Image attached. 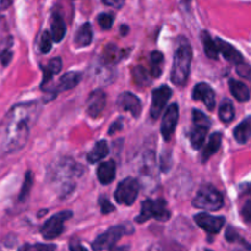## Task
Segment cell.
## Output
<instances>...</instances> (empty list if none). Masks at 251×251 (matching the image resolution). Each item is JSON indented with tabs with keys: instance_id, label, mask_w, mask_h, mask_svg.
<instances>
[{
	"instance_id": "cell-4",
	"label": "cell",
	"mask_w": 251,
	"mask_h": 251,
	"mask_svg": "<svg viewBox=\"0 0 251 251\" xmlns=\"http://www.w3.org/2000/svg\"><path fill=\"white\" fill-rule=\"evenodd\" d=\"M151 218L161 222H166L171 218V211L167 207L166 200L157 199V200H146L142 202L140 215L135 221L137 223H144Z\"/></svg>"
},
{
	"instance_id": "cell-1",
	"label": "cell",
	"mask_w": 251,
	"mask_h": 251,
	"mask_svg": "<svg viewBox=\"0 0 251 251\" xmlns=\"http://www.w3.org/2000/svg\"><path fill=\"white\" fill-rule=\"evenodd\" d=\"M37 112L38 104L34 102L17 104L7 112L0 124V152L12 153L26 145Z\"/></svg>"
},
{
	"instance_id": "cell-10",
	"label": "cell",
	"mask_w": 251,
	"mask_h": 251,
	"mask_svg": "<svg viewBox=\"0 0 251 251\" xmlns=\"http://www.w3.org/2000/svg\"><path fill=\"white\" fill-rule=\"evenodd\" d=\"M172 93H173L172 88L166 85L154 88L153 92H152L151 112H150L152 119H158L159 115L162 114L163 109L166 108L169 98L172 97Z\"/></svg>"
},
{
	"instance_id": "cell-24",
	"label": "cell",
	"mask_w": 251,
	"mask_h": 251,
	"mask_svg": "<svg viewBox=\"0 0 251 251\" xmlns=\"http://www.w3.org/2000/svg\"><path fill=\"white\" fill-rule=\"evenodd\" d=\"M108 153H109V147H108L107 141L102 140V141H98L95 145V147L91 150L90 153L87 154V161L90 163H97V162L105 158L108 156Z\"/></svg>"
},
{
	"instance_id": "cell-20",
	"label": "cell",
	"mask_w": 251,
	"mask_h": 251,
	"mask_svg": "<svg viewBox=\"0 0 251 251\" xmlns=\"http://www.w3.org/2000/svg\"><path fill=\"white\" fill-rule=\"evenodd\" d=\"M221 145H222V134L221 132H215V134L211 135L210 140H208V144L203 149L202 156H201V162L206 163L216 152L220 151Z\"/></svg>"
},
{
	"instance_id": "cell-45",
	"label": "cell",
	"mask_w": 251,
	"mask_h": 251,
	"mask_svg": "<svg viewBox=\"0 0 251 251\" xmlns=\"http://www.w3.org/2000/svg\"><path fill=\"white\" fill-rule=\"evenodd\" d=\"M127 31H129V28H127V26H124V25H123L122 26V28H120V33L122 34H126L127 33Z\"/></svg>"
},
{
	"instance_id": "cell-7",
	"label": "cell",
	"mask_w": 251,
	"mask_h": 251,
	"mask_svg": "<svg viewBox=\"0 0 251 251\" xmlns=\"http://www.w3.org/2000/svg\"><path fill=\"white\" fill-rule=\"evenodd\" d=\"M73 217V212L71 211H61V212L56 213V215L51 216L48 221H46L41 228L42 237L44 239H55L59 235L63 233L64 230V223L68 220Z\"/></svg>"
},
{
	"instance_id": "cell-37",
	"label": "cell",
	"mask_w": 251,
	"mask_h": 251,
	"mask_svg": "<svg viewBox=\"0 0 251 251\" xmlns=\"http://www.w3.org/2000/svg\"><path fill=\"white\" fill-rule=\"evenodd\" d=\"M100 210H102L103 215H108V213L113 212V211L115 210L114 206L110 203V201L108 200L107 198H103V196L100 199Z\"/></svg>"
},
{
	"instance_id": "cell-3",
	"label": "cell",
	"mask_w": 251,
	"mask_h": 251,
	"mask_svg": "<svg viewBox=\"0 0 251 251\" xmlns=\"http://www.w3.org/2000/svg\"><path fill=\"white\" fill-rule=\"evenodd\" d=\"M193 206L205 211H218L223 207V196L215 186L206 184L196 193Z\"/></svg>"
},
{
	"instance_id": "cell-39",
	"label": "cell",
	"mask_w": 251,
	"mask_h": 251,
	"mask_svg": "<svg viewBox=\"0 0 251 251\" xmlns=\"http://www.w3.org/2000/svg\"><path fill=\"white\" fill-rule=\"evenodd\" d=\"M242 216L244 218V221L247 223H250V218H251V202L249 200L247 201V203L244 205L242 210Z\"/></svg>"
},
{
	"instance_id": "cell-31",
	"label": "cell",
	"mask_w": 251,
	"mask_h": 251,
	"mask_svg": "<svg viewBox=\"0 0 251 251\" xmlns=\"http://www.w3.org/2000/svg\"><path fill=\"white\" fill-rule=\"evenodd\" d=\"M142 176H150L153 178L156 176V162H154V156L152 153H147L144 158L141 169Z\"/></svg>"
},
{
	"instance_id": "cell-9",
	"label": "cell",
	"mask_w": 251,
	"mask_h": 251,
	"mask_svg": "<svg viewBox=\"0 0 251 251\" xmlns=\"http://www.w3.org/2000/svg\"><path fill=\"white\" fill-rule=\"evenodd\" d=\"M126 227L123 225L109 228L107 232H104L103 234L98 235V237L96 238L95 242L92 243V249L95 251L112 249L115 245V243L119 242L120 238L124 234H126Z\"/></svg>"
},
{
	"instance_id": "cell-15",
	"label": "cell",
	"mask_w": 251,
	"mask_h": 251,
	"mask_svg": "<svg viewBox=\"0 0 251 251\" xmlns=\"http://www.w3.org/2000/svg\"><path fill=\"white\" fill-rule=\"evenodd\" d=\"M118 105H119L120 109L131 113L132 117L135 118H139L141 114V102L137 98V96H135L131 92L122 93L118 98Z\"/></svg>"
},
{
	"instance_id": "cell-13",
	"label": "cell",
	"mask_w": 251,
	"mask_h": 251,
	"mask_svg": "<svg viewBox=\"0 0 251 251\" xmlns=\"http://www.w3.org/2000/svg\"><path fill=\"white\" fill-rule=\"evenodd\" d=\"M193 100H200L203 102L208 110H213L216 105V95L215 91L212 90L208 83L201 82L194 87L193 91Z\"/></svg>"
},
{
	"instance_id": "cell-21",
	"label": "cell",
	"mask_w": 251,
	"mask_h": 251,
	"mask_svg": "<svg viewBox=\"0 0 251 251\" xmlns=\"http://www.w3.org/2000/svg\"><path fill=\"white\" fill-rule=\"evenodd\" d=\"M251 136V117H247L234 129V137L240 145L249 142Z\"/></svg>"
},
{
	"instance_id": "cell-16",
	"label": "cell",
	"mask_w": 251,
	"mask_h": 251,
	"mask_svg": "<svg viewBox=\"0 0 251 251\" xmlns=\"http://www.w3.org/2000/svg\"><path fill=\"white\" fill-rule=\"evenodd\" d=\"M215 43L216 46H217L218 53L222 54V55L225 56L226 60L237 64V65L244 61V58H243L242 53H240L237 48H234L232 44L228 43V42L223 41V39L221 38H216Z\"/></svg>"
},
{
	"instance_id": "cell-19",
	"label": "cell",
	"mask_w": 251,
	"mask_h": 251,
	"mask_svg": "<svg viewBox=\"0 0 251 251\" xmlns=\"http://www.w3.org/2000/svg\"><path fill=\"white\" fill-rule=\"evenodd\" d=\"M115 163L113 161L103 162L98 166L97 169V176L98 180L103 185H109L115 178Z\"/></svg>"
},
{
	"instance_id": "cell-22",
	"label": "cell",
	"mask_w": 251,
	"mask_h": 251,
	"mask_svg": "<svg viewBox=\"0 0 251 251\" xmlns=\"http://www.w3.org/2000/svg\"><path fill=\"white\" fill-rule=\"evenodd\" d=\"M66 33V26L64 22L63 17L56 12L53 15V20H51V32L50 36L54 42H61L65 37Z\"/></svg>"
},
{
	"instance_id": "cell-8",
	"label": "cell",
	"mask_w": 251,
	"mask_h": 251,
	"mask_svg": "<svg viewBox=\"0 0 251 251\" xmlns=\"http://www.w3.org/2000/svg\"><path fill=\"white\" fill-rule=\"evenodd\" d=\"M140 191L139 180L135 178H126L122 180L115 190V200L120 205L130 206L135 202Z\"/></svg>"
},
{
	"instance_id": "cell-23",
	"label": "cell",
	"mask_w": 251,
	"mask_h": 251,
	"mask_svg": "<svg viewBox=\"0 0 251 251\" xmlns=\"http://www.w3.org/2000/svg\"><path fill=\"white\" fill-rule=\"evenodd\" d=\"M229 88L232 95L237 98L239 102H248L250 98V91L245 83H243L242 81H238L232 78L229 80Z\"/></svg>"
},
{
	"instance_id": "cell-2",
	"label": "cell",
	"mask_w": 251,
	"mask_h": 251,
	"mask_svg": "<svg viewBox=\"0 0 251 251\" xmlns=\"http://www.w3.org/2000/svg\"><path fill=\"white\" fill-rule=\"evenodd\" d=\"M193 60V49L186 38H181L176 54L171 73V80L176 86H184L190 75V66Z\"/></svg>"
},
{
	"instance_id": "cell-12",
	"label": "cell",
	"mask_w": 251,
	"mask_h": 251,
	"mask_svg": "<svg viewBox=\"0 0 251 251\" xmlns=\"http://www.w3.org/2000/svg\"><path fill=\"white\" fill-rule=\"evenodd\" d=\"M196 225L203 230L208 233V234H217L221 232L222 227L226 223L225 217H220V216H212L208 213H198L194 217Z\"/></svg>"
},
{
	"instance_id": "cell-32",
	"label": "cell",
	"mask_w": 251,
	"mask_h": 251,
	"mask_svg": "<svg viewBox=\"0 0 251 251\" xmlns=\"http://www.w3.org/2000/svg\"><path fill=\"white\" fill-rule=\"evenodd\" d=\"M226 239H227V242H229V243H238V244L244 245L245 249L247 250L250 249L249 243H248L247 240L243 239V238L238 234V232L233 227H229L227 229V232H226Z\"/></svg>"
},
{
	"instance_id": "cell-18",
	"label": "cell",
	"mask_w": 251,
	"mask_h": 251,
	"mask_svg": "<svg viewBox=\"0 0 251 251\" xmlns=\"http://www.w3.org/2000/svg\"><path fill=\"white\" fill-rule=\"evenodd\" d=\"M81 74L77 71H69L65 75H63L59 80L58 85L54 88V92H60V91H68L71 88L76 87L78 85V82L81 81Z\"/></svg>"
},
{
	"instance_id": "cell-38",
	"label": "cell",
	"mask_w": 251,
	"mask_h": 251,
	"mask_svg": "<svg viewBox=\"0 0 251 251\" xmlns=\"http://www.w3.org/2000/svg\"><path fill=\"white\" fill-rule=\"evenodd\" d=\"M237 71L240 76H243V77L250 78V66L248 65L247 63H244V61L240 64H238Z\"/></svg>"
},
{
	"instance_id": "cell-6",
	"label": "cell",
	"mask_w": 251,
	"mask_h": 251,
	"mask_svg": "<svg viewBox=\"0 0 251 251\" xmlns=\"http://www.w3.org/2000/svg\"><path fill=\"white\" fill-rule=\"evenodd\" d=\"M81 173H82V167L78 166L77 163H74L70 159H63L54 169L53 179L63 185L66 193L68 191L66 186H70L71 189L74 188V183H71V179L75 176H80Z\"/></svg>"
},
{
	"instance_id": "cell-28",
	"label": "cell",
	"mask_w": 251,
	"mask_h": 251,
	"mask_svg": "<svg viewBox=\"0 0 251 251\" xmlns=\"http://www.w3.org/2000/svg\"><path fill=\"white\" fill-rule=\"evenodd\" d=\"M201 38H202L203 47H205V53L206 55L210 59H218V49L217 46L215 43V39H212V37L207 33V32H202L201 34Z\"/></svg>"
},
{
	"instance_id": "cell-34",
	"label": "cell",
	"mask_w": 251,
	"mask_h": 251,
	"mask_svg": "<svg viewBox=\"0 0 251 251\" xmlns=\"http://www.w3.org/2000/svg\"><path fill=\"white\" fill-rule=\"evenodd\" d=\"M56 247L53 244H25L17 251H55Z\"/></svg>"
},
{
	"instance_id": "cell-42",
	"label": "cell",
	"mask_w": 251,
	"mask_h": 251,
	"mask_svg": "<svg viewBox=\"0 0 251 251\" xmlns=\"http://www.w3.org/2000/svg\"><path fill=\"white\" fill-rule=\"evenodd\" d=\"M105 5L112 7H117V9H120V7L124 5L125 0H102Z\"/></svg>"
},
{
	"instance_id": "cell-17",
	"label": "cell",
	"mask_w": 251,
	"mask_h": 251,
	"mask_svg": "<svg viewBox=\"0 0 251 251\" xmlns=\"http://www.w3.org/2000/svg\"><path fill=\"white\" fill-rule=\"evenodd\" d=\"M63 68V63H61L60 58H54L49 60V63L46 66H43V81H42V90L48 91L49 85H50L51 80H53L54 75L59 73Z\"/></svg>"
},
{
	"instance_id": "cell-47",
	"label": "cell",
	"mask_w": 251,
	"mask_h": 251,
	"mask_svg": "<svg viewBox=\"0 0 251 251\" xmlns=\"http://www.w3.org/2000/svg\"><path fill=\"white\" fill-rule=\"evenodd\" d=\"M206 251H212V250H210V249H207V250H206Z\"/></svg>"
},
{
	"instance_id": "cell-35",
	"label": "cell",
	"mask_w": 251,
	"mask_h": 251,
	"mask_svg": "<svg viewBox=\"0 0 251 251\" xmlns=\"http://www.w3.org/2000/svg\"><path fill=\"white\" fill-rule=\"evenodd\" d=\"M51 43H53V39H51L50 33L47 31L43 32V34L41 37V41H39V50H41V53H49L51 49Z\"/></svg>"
},
{
	"instance_id": "cell-11",
	"label": "cell",
	"mask_w": 251,
	"mask_h": 251,
	"mask_svg": "<svg viewBox=\"0 0 251 251\" xmlns=\"http://www.w3.org/2000/svg\"><path fill=\"white\" fill-rule=\"evenodd\" d=\"M178 119H179V107L176 103H173V104H171L168 108H167L166 113L163 114V119H162L161 132L164 141L169 142L172 140L174 131H176V124H178Z\"/></svg>"
},
{
	"instance_id": "cell-46",
	"label": "cell",
	"mask_w": 251,
	"mask_h": 251,
	"mask_svg": "<svg viewBox=\"0 0 251 251\" xmlns=\"http://www.w3.org/2000/svg\"><path fill=\"white\" fill-rule=\"evenodd\" d=\"M110 251H129V249L124 247H120V248H114V249H112Z\"/></svg>"
},
{
	"instance_id": "cell-36",
	"label": "cell",
	"mask_w": 251,
	"mask_h": 251,
	"mask_svg": "<svg viewBox=\"0 0 251 251\" xmlns=\"http://www.w3.org/2000/svg\"><path fill=\"white\" fill-rule=\"evenodd\" d=\"M113 22H114V19H113L112 15H109V14L98 15V24H100V26L102 27L103 29L112 28Z\"/></svg>"
},
{
	"instance_id": "cell-41",
	"label": "cell",
	"mask_w": 251,
	"mask_h": 251,
	"mask_svg": "<svg viewBox=\"0 0 251 251\" xmlns=\"http://www.w3.org/2000/svg\"><path fill=\"white\" fill-rule=\"evenodd\" d=\"M169 167H171V154H163V156H162L161 169L163 172H168Z\"/></svg>"
},
{
	"instance_id": "cell-44",
	"label": "cell",
	"mask_w": 251,
	"mask_h": 251,
	"mask_svg": "<svg viewBox=\"0 0 251 251\" xmlns=\"http://www.w3.org/2000/svg\"><path fill=\"white\" fill-rule=\"evenodd\" d=\"M11 4V0H0V9H6Z\"/></svg>"
},
{
	"instance_id": "cell-43",
	"label": "cell",
	"mask_w": 251,
	"mask_h": 251,
	"mask_svg": "<svg viewBox=\"0 0 251 251\" xmlns=\"http://www.w3.org/2000/svg\"><path fill=\"white\" fill-rule=\"evenodd\" d=\"M122 127H123V125H122V119H119V120H118V122L113 123V124H112V126H110V129H109V134L113 135V132L119 131V130L122 129Z\"/></svg>"
},
{
	"instance_id": "cell-5",
	"label": "cell",
	"mask_w": 251,
	"mask_h": 251,
	"mask_svg": "<svg viewBox=\"0 0 251 251\" xmlns=\"http://www.w3.org/2000/svg\"><path fill=\"white\" fill-rule=\"evenodd\" d=\"M193 123L194 129L191 130L190 142L194 150H200L205 142L206 135L208 134V130L211 127V120L206 114H203L201 110H193Z\"/></svg>"
},
{
	"instance_id": "cell-33",
	"label": "cell",
	"mask_w": 251,
	"mask_h": 251,
	"mask_svg": "<svg viewBox=\"0 0 251 251\" xmlns=\"http://www.w3.org/2000/svg\"><path fill=\"white\" fill-rule=\"evenodd\" d=\"M32 184H33V176H32L31 172H27L26 176H25L24 185H22L21 191H20L19 201H24L25 199L28 198V194H29V190H31V188H32Z\"/></svg>"
},
{
	"instance_id": "cell-14",
	"label": "cell",
	"mask_w": 251,
	"mask_h": 251,
	"mask_svg": "<svg viewBox=\"0 0 251 251\" xmlns=\"http://www.w3.org/2000/svg\"><path fill=\"white\" fill-rule=\"evenodd\" d=\"M107 103V96L102 90H95L91 92L87 100V114L92 118L100 117L104 110Z\"/></svg>"
},
{
	"instance_id": "cell-25",
	"label": "cell",
	"mask_w": 251,
	"mask_h": 251,
	"mask_svg": "<svg viewBox=\"0 0 251 251\" xmlns=\"http://www.w3.org/2000/svg\"><path fill=\"white\" fill-rule=\"evenodd\" d=\"M75 44L77 47H87L90 46L92 42V28L88 22L83 24L80 28L77 29L75 34V39H74Z\"/></svg>"
},
{
	"instance_id": "cell-30",
	"label": "cell",
	"mask_w": 251,
	"mask_h": 251,
	"mask_svg": "<svg viewBox=\"0 0 251 251\" xmlns=\"http://www.w3.org/2000/svg\"><path fill=\"white\" fill-rule=\"evenodd\" d=\"M164 61V56L161 51L156 50L151 53V76L158 78L162 74V64Z\"/></svg>"
},
{
	"instance_id": "cell-40",
	"label": "cell",
	"mask_w": 251,
	"mask_h": 251,
	"mask_svg": "<svg viewBox=\"0 0 251 251\" xmlns=\"http://www.w3.org/2000/svg\"><path fill=\"white\" fill-rule=\"evenodd\" d=\"M69 249H70V251H87V249L77 239L71 240L70 244H69Z\"/></svg>"
},
{
	"instance_id": "cell-26",
	"label": "cell",
	"mask_w": 251,
	"mask_h": 251,
	"mask_svg": "<svg viewBox=\"0 0 251 251\" xmlns=\"http://www.w3.org/2000/svg\"><path fill=\"white\" fill-rule=\"evenodd\" d=\"M123 53L124 51L120 50L115 44H108L103 50L102 61L107 65H112V64L118 63L123 58Z\"/></svg>"
},
{
	"instance_id": "cell-29",
	"label": "cell",
	"mask_w": 251,
	"mask_h": 251,
	"mask_svg": "<svg viewBox=\"0 0 251 251\" xmlns=\"http://www.w3.org/2000/svg\"><path fill=\"white\" fill-rule=\"evenodd\" d=\"M132 77L136 85H139L140 87H146L147 85H150L151 82V77L149 71L144 68V66H136V68L132 69Z\"/></svg>"
},
{
	"instance_id": "cell-27",
	"label": "cell",
	"mask_w": 251,
	"mask_h": 251,
	"mask_svg": "<svg viewBox=\"0 0 251 251\" xmlns=\"http://www.w3.org/2000/svg\"><path fill=\"white\" fill-rule=\"evenodd\" d=\"M220 119L222 120L223 123L228 124V123L232 122L234 119V115H235V109H234V105H233L232 100H223V102L221 103V107H220Z\"/></svg>"
}]
</instances>
